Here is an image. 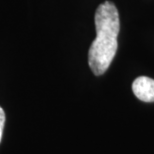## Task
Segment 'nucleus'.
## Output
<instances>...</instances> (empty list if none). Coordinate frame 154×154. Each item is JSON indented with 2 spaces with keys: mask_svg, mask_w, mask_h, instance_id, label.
Returning a JSON list of instances; mask_svg holds the SVG:
<instances>
[{
  "mask_svg": "<svg viewBox=\"0 0 154 154\" xmlns=\"http://www.w3.org/2000/svg\"><path fill=\"white\" fill-rule=\"evenodd\" d=\"M96 38L88 51V64L96 76L102 75L109 68L118 48L117 37L120 30L119 14L110 1L100 4L95 12Z\"/></svg>",
  "mask_w": 154,
  "mask_h": 154,
  "instance_id": "1",
  "label": "nucleus"
},
{
  "mask_svg": "<svg viewBox=\"0 0 154 154\" xmlns=\"http://www.w3.org/2000/svg\"><path fill=\"white\" fill-rule=\"evenodd\" d=\"M132 90L138 99L144 102H154V80L140 76L133 81Z\"/></svg>",
  "mask_w": 154,
  "mask_h": 154,
  "instance_id": "2",
  "label": "nucleus"
},
{
  "mask_svg": "<svg viewBox=\"0 0 154 154\" xmlns=\"http://www.w3.org/2000/svg\"><path fill=\"white\" fill-rule=\"evenodd\" d=\"M5 112L1 106H0V143H1L2 140V133H3V129H4V125H5Z\"/></svg>",
  "mask_w": 154,
  "mask_h": 154,
  "instance_id": "3",
  "label": "nucleus"
}]
</instances>
